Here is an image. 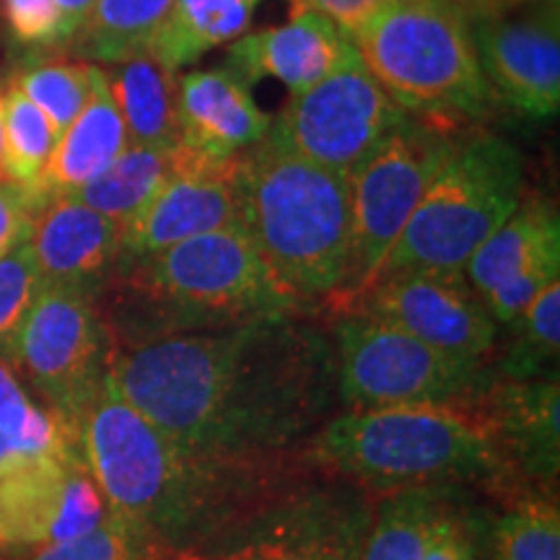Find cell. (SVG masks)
Returning <instances> with one entry per match:
<instances>
[{"instance_id": "28", "label": "cell", "mask_w": 560, "mask_h": 560, "mask_svg": "<svg viewBox=\"0 0 560 560\" xmlns=\"http://www.w3.org/2000/svg\"><path fill=\"white\" fill-rule=\"evenodd\" d=\"M100 73L102 66L86 60H32L13 73L11 86H16L60 136L86 107Z\"/></svg>"}, {"instance_id": "37", "label": "cell", "mask_w": 560, "mask_h": 560, "mask_svg": "<svg viewBox=\"0 0 560 560\" xmlns=\"http://www.w3.org/2000/svg\"><path fill=\"white\" fill-rule=\"evenodd\" d=\"M397 0H291L293 11H314L338 24L342 32L353 34L366 21Z\"/></svg>"}, {"instance_id": "6", "label": "cell", "mask_w": 560, "mask_h": 560, "mask_svg": "<svg viewBox=\"0 0 560 560\" xmlns=\"http://www.w3.org/2000/svg\"><path fill=\"white\" fill-rule=\"evenodd\" d=\"M397 107L416 117H482L495 96L482 75L459 0H397L350 34Z\"/></svg>"}, {"instance_id": "2", "label": "cell", "mask_w": 560, "mask_h": 560, "mask_svg": "<svg viewBox=\"0 0 560 560\" xmlns=\"http://www.w3.org/2000/svg\"><path fill=\"white\" fill-rule=\"evenodd\" d=\"M79 450L107 511L170 560L270 499L280 465H231L164 436L107 374L79 420Z\"/></svg>"}, {"instance_id": "27", "label": "cell", "mask_w": 560, "mask_h": 560, "mask_svg": "<svg viewBox=\"0 0 560 560\" xmlns=\"http://www.w3.org/2000/svg\"><path fill=\"white\" fill-rule=\"evenodd\" d=\"M454 488H412L376 503L361 560H420Z\"/></svg>"}, {"instance_id": "32", "label": "cell", "mask_w": 560, "mask_h": 560, "mask_svg": "<svg viewBox=\"0 0 560 560\" xmlns=\"http://www.w3.org/2000/svg\"><path fill=\"white\" fill-rule=\"evenodd\" d=\"M21 560H166L161 552L125 527L120 520L107 514L100 527L86 535L73 537V540L52 542L32 556Z\"/></svg>"}, {"instance_id": "33", "label": "cell", "mask_w": 560, "mask_h": 560, "mask_svg": "<svg viewBox=\"0 0 560 560\" xmlns=\"http://www.w3.org/2000/svg\"><path fill=\"white\" fill-rule=\"evenodd\" d=\"M42 289V278L30 249V242L0 260V355L11 361V348L16 340L21 322L32 310Z\"/></svg>"}, {"instance_id": "25", "label": "cell", "mask_w": 560, "mask_h": 560, "mask_svg": "<svg viewBox=\"0 0 560 560\" xmlns=\"http://www.w3.org/2000/svg\"><path fill=\"white\" fill-rule=\"evenodd\" d=\"M172 0H96L68 50L86 62L130 60L151 50Z\"/></svg>"}, {"instance_id": "35", "label": "cell", "mask_w": 560, "mask_h": 560, "mask_svg": "<svg viewBox=\"0 0 560 560\" xmlns=\"http://www.w3.org/2000/svg\"><path fill=\"white\" fill-rule=\"evenodd\" d=\"M42 206L13 182L0 179V260L30 240L34 215Z\"/></svg>"}, {"instance_id": "18", "label": "cell", "mask_w": 560, "mask_h": 560, "mask_svg": "<svg viewBox=\"0 0 560 560\" xmlns=\"http://www.w3.org/2000/svg\"><path fill=\"white\" fill-rule=\"evenodd\" d=\"M120 223L73 195H55L37 210L26 242L42 285H68L96 296L120 262Z\"/></svg>"}, {"instance_id": "23", "label": "cell", "mask_w": 560, "mask_h": 560, "mask_svg": "<svg viewBox=\"0 0 560 560\" xmlns=\"http://www.w3.org/2000/svg\"><path fill=\"white\" fill-rule=\"evenodd\" d=\"M107 81L128 145L172 149L179 143V79L174 70L145 52L109 66Z\"/></svg>"}, {"instance_id": "10", "label": "cell", "mask_w": 560, "mask_h": 560, "mask_svg": "<svg viewBox=\"0 0 560 560\" xmlns=\"http://www.w3.org/2000/svg\"><path fill=\"white\" fill-rule=\"evenodd\" d=\"M374 509L348 480L280 490L170 560H361Z\"/></svg>"}, {"instance_id": "14", "label": "cell", "mask_w": 560, "mask_h": 560, "mask_svg": "<svg viewBox=\"0 0 560 560\" xmlns=\"http://www.w3.org/2000/svg\"><path fill=\"white\" fill-rule=\"evenodd\" d=\"M348 310H361L457 359L486 361L499 325L465 272L410 268L380 276Z\"/></svg>"}, {"instance_id": "1", "label": "cell", "mask_w": 560, "mask_h": 560, "mask_svg": "<svg viewBox=\"0 0 560 560\" xmlns=\"http://www.w3.org/2000/svg\"><path fill=\"white\" fill-rule=\"evenodd\" d=\"M120 395L182 450L231 465H278L330 418V335L289 317L115 346Z\"/></svg>"}, {"instance_id": "31", "label": "cell", "mask_w": 560, "mask_h": 560, "mask_svg": "<svg viewBox=\"0 0 560 560\" xmlns=\"http://www.w3.org/2000/svg\"><path fill=\"white\" fill-rule=\"evenodd\" d=\"M493 560H560V511L550 499H524L490 532Z\"/></svg>"}, {"instance_id": "3", "label": "cell", "mask_w": 560, "mask_h": 560, "mask_svg": "<svg viewBox=\"0 0 560 560\" xmlns=\"http://www.w3.org/2000/svg\"><path fill=\"white\" fill-rule=\"evenodd\" d=\"M115 278L125 342L289 317L310 306L272 272L242 226L208 231L120 265Z\"/></svg>"}, {"instance_id": "7", "label": "cell", "mask_w": 560, "mask_h": 560, "mask_svg": "<svg viewBox=\"0 0 560 560\" xmlns=\"http://www.w3.org/2000/svg\"><path fill=\"white\" fill-rule=\"evenodd\" d=\"M522 195V153L499 136H465L425 187L380 276L410 268L465 272L480 244L514 213Z\"/></svg>"}, {"instance_id": "39", "label": "cell", "mask_w": 560, "mask_h": 560, "mask_svg": "<svg viewBox=\"0 0 560 560\" xmlns=\"http://www.w3.org/2000/svg\"><path fill=\"white\" fill-rule=\"evenodd\" d=\"M465 5L467 13L472 16H488V13H501V11H511L516 5L524 3H535V0H459Z\"/></svg>"}, {"instance_id": "22", "label": "cell", "mask_w": 560, "mask_h": 560, "mask_svg": "<svg viewBox=\"0 0 560 560\" xmlns=\"http://www.w3.org/2000/svg\"><path fill=\"white\" fill-rule=\"evenodd\" d=\"M545 265H560L558 210L542 195H522L514 213L470 257L465 278L486 296L506 280Z\"/></svg>"}, {"instance_id": "36", "label": "cell", "mask_w": 560, "mask_h": 560, "mask_svg": "<svg viewBox=\"0 0 560 560\" xmlns=\"http://www.w3.org/2000/svg\"><path fill=\"white\" fill-rule=\"evenodd\" d=\"M420 560H475V542L465 522L454 511H444L433 524Z\"/></svg>"}, {"instance_id": "38", "label": "cell", "mask_w": 560, "mask_h": 560, "mask_svg": "<svg viewBox=\"0 0 560 560\" xmlns=\"http://www.w3.org/2000/svg\"><path fill=\"white\" fill-rule=\"evenodd\" d=\"M55 3H58L62 19H66V26H68V32H70V39H73L75 32L81 30L83 21H86L89 11L94 9L96 0H55ZM68 45H70V42H68Z\"/></svg>"}, {"instance_id": "24", "label": "cell", "mask_w": 560, "mask_h": 560, "mask_svg": "<svg viewBox=\"0 0 560 560\" xmlns=\"http://www.w3.org/2000/svg\"><path fill=\"white\" fill-rule=\"evenodd\" d=\"M260 3L262 0H172L170 16L149 55L177 73L210 50L244 37Z\"/></svg>"}, {"instance_id": "20", "label": "cell", "mask_w": 560, "mask_h": 560, "mask_svg": "<svg viewBox=\"0 0 560 560\" xmlns=\"http://www.w3.org/2000/svg\"><path fill=\"white\" fill-rule=\"evenodd\" d=\"M179 143L202 156L229 159L247 151L272 128L247 81L221 66L179 75Z\"/></svg>"}, {"instance_id": "4", "label": "cell", "mask_w": 560, "mask_h": 560, "mask_svg": "<svg viewBox=\"0 0 560 560\" xmlns=\"http://www.w3.org/2000/svg\"><path fill=\"white\" fill-rule=\"evenodd\" d=\"M240 226L306 304L340 299L350 260V174L314 164L270 130L240 153Z\"/></svg>"}, {"instance_id": "40", "label": "cell", "mask_w": 560, "mask_h": 560, "mask_svg": "<svg viewBox=\"0 0 560 560\" xmlns=\"http://www.w3.org/2000/svg\"><path fill=\"white\" fill-rule=\"evenodd\" d=\"M5 94L3 89H0V179H3V102Z\"/></svg>"}, {"instance_id": "29", "label": "cell", "mask_w": 560, "mask_h": 560, "mask_svg": "<svg viewBox=\"0 0 560 560\" xmlns=\"http://www.w3.org/2000/svg\"><path fill=\"white\" fill-rule=\"evenodd\" d=\"M3 179L24 187L37 198V185L58 143V132L42 112L16 86L3 100Z\"/></svg>"}, {"instance_id": "16", "label": "cell", "mask_w": 560, "mask_h": 560, "mask_svg": "<svg viewBox=\"0 0 560 560\" xmlns=\"http://www.w3.org/2000/svg\"><path fill=\"white\" fill-rule=\"evenodd\" d=\"M470 34L495 102L524 117H556L560 109V11L558 0L535 9L470 19Z\"/></svg>"}, {"instance_id": "9", "label": "cell", "mask_w": 560, "mask_h": 560, "mask_svg": "<svg viewBox=\"0 0 560 560\" xmlns=\"http://www.w3.org/2000/svg\"><path fill=\"white\" fill-rule=\"evenodd\" d=\"M452 120L408 115L350 174V260L340 304H355L446 159L462 143Z\"/></svg>"}, {"instance_id": "5", "label": "cell", "mask_w": 560, "mask_h": 560, "mask_svg": "<svg viewBox=\"0 0 560 560\" xmlns=\"http://www.w3.org/2000/svg\"><path fill=\"white\" fill-rule=\"evenodd\" d=\"M304 454L322 470L384 495L506 472L480 418L452 405L346 410L319 425Z\"/></svg>"}, {"instance_id": "26", "label": "cell", "mask_w": 560, "mask_h": 560, "mask_svg": "<svg viewBox=\"0 0 560 560\" xmlns=\"http://www.w3.org/2000/svg\"><path fill=\"white\" fill-rule=\"evenodd\" d=\"M174 149H153V145H128L102 174L79 187L73 195L83 206L107 215L120 229L138 213L161 182L172 172Z\"/></svg>"}, {"instance_id": "12", "label": "cell", "mask_w": 560, "mask_h": 560, "mask_svg": "<svg viewBox=\"0 0 560 560\" xmlns=\"http://www.w3.org/2000/svg\"><path fill=\"white\" fill-rule=\"evenodd\" d=\"M405 117L408 112L355 58L317 86L291 94L270 130L314 164L353 174Z\"/></svg>"}, {"instance_id": "34", "label": "cell", "mask_w": 560, "mask_h": 560, "mask_svg": "<svg viewBox=\"0 0 560 560\" xmlns=\"http://www.w3.org/2000/svg\"><path fill=\"white\" fill-rule=\"evenodd\" d=\"M0 16L13 45L24 50L68 47L70 32L55 0H0Z\"/></svg>"}, {"instance_id": "11", "label": "cell", "mask_w": 560, "mask_h": 560, "mask_svg": "<svg viewBox=\"0 0 560 560\" xmlns=\"http://www.w3.org/2000/svg\"><path fill=\"white\" fill-rule=\"evenodd\" d=\"M115 335L96 296L68 285H42L21 322L11 363L45 408L79 441V420L107 380Z\"/></svg>"}, {"instance_id": "15", "label": "cell", "mask_w": 560, "mask_h": 560, "mask_svg": "<svg viewBox=\"0 0 560 560\" xmlns=\"http://www.w3.org/2000/svg\"><path fill=\"white\" fill-rule=\"evenodd\" d=\"M226 226H240V153L213 159L177 143L172 172L122 226L117 268Z\"/></svg>"}, {"instance_id": "17", "label": "cell", "mask_w": 560, "mask_h": 560, "mask_svg": "<svg viewBox=\"0 0 560 560\" xmlns=\"http://www.w3.org/2000/svg\"><path fill=\"white\" fill-rule=\"evenodd\" d=\"M355 58L359 50L338 24L314 11H291L283 26L247 32L231 42L226 68L249 86L276 79L291 94H301Z\"/></svg>"}, {"instance_id": "21", "label": "cell", "mask_w": 560, "mask_h": 560, "mask_svg": "<svg viewBox=\"0 0 560 560\" xmlns=\"http://www.w3.org/2000/svg\"><path fill=\"white\" fill-rule=\"evenodd\" d=\"M128 149L120 109L112 96L107 70L102 68L86 107L58 136L55 151L37 185V198L45 202L55 195H70L102 174Z\"/></svg>"}, {"instance_id": "8", "label": "cell", "mask_w": 560, "mask_h": 560, "mask_svg": "<svg viewBox=\"0 0 560 560\" xmlns=\"http://www.w3.org/2000/svg\"><path fill=\"white\" fill-rule=\"evenodd\" d=\"M335 400L346 410L480 400L493 382L486 361L457 359L361 310L335 319Z\"/></svg>"}, {"instance_id": "13", "label": "cell", "mask_w": 560, "mask_h": 560, "mask_svg": "<svg viewBox=\"0 0 560 560\" xmlns=\"http://www.w3.org/2000/svg\"><path fill=\"white\" fill-rule=\"evenodd\" d=\"M107 514L79 450L0 467V560H21L86 535Z\"/></svg>"}, {"instance_id": "30", "label": "cell", "mask_w": 560, "mask_h": 560, "mask_svg": "<svg viewBox=\"0 0 560 560\" xmlns=\"http://www.w3.org/2000/svg\"><path fill=\"white\" fill-rule=\"evenodd\" d=\"M509 327L514 335L490 374L516 382L550 376V361H558L560 348V280L548 285Z\"/></svg>"}, {"instance_id": "19", "label": "cell", "mask_w": 560, "mask_h": 560, "mask_svg": "<svg viewBox=\"0 0 560 560\" xmlns=\"http://www.w3.org/2000/svg\"><path fill=\"white\" fill-rule=\"evenodd\" d=\"M486 425L506 470L527 480L552 482L560 470V387L558 376L495 380L480 397Z\"/></svg>"}]
</instances>
